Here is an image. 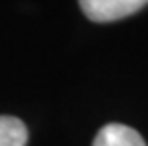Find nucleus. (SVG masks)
<instances>
[{
  "label": "nucleus",
  "instance_id": "obj_1",
  "mask_svg": "<svg viewBox=\"0 0 148 146\" xmlns=\"http://www.w3.org/2000/svg\"><path fill=\"white\" fill-rule=\"evenodd\" d=\"M146 4L148 0H80L86 17L97 23H108L127 17Z\"/></svg>",
  "mask_w": 148,
  "mask_h": 146
},
{
  "label": "nucleus",
  "instance_id": "obj_2",
  "mask_svg": "<svg viewBox=\"0 0 148 146\" xmlns=\"http://www.w3.org/2000/svg\"><path fill=\"white\" fill-rule=\"evenodd\" d=\"M93 146H146L135 129L122 123H108L97 133Z\"/></svg>",
  "mask_w": 148,
  "mask_h": 146
},
{
  "label": "nucleus",
  "instance_id": "obj_3",
  "mask_svg": "<svg viewBox=\"0 0 148 146\" xmlns=\"http://www.w3.org/2000/svg\"><path fill=\"white\" fill-rule=\"evenodd\" d=\"M27 138L29 131L19 118L0 116V146H25Z\"/></svg>",
  "mask_w": 148,
  "mask_h": 146
}]
</instances>
